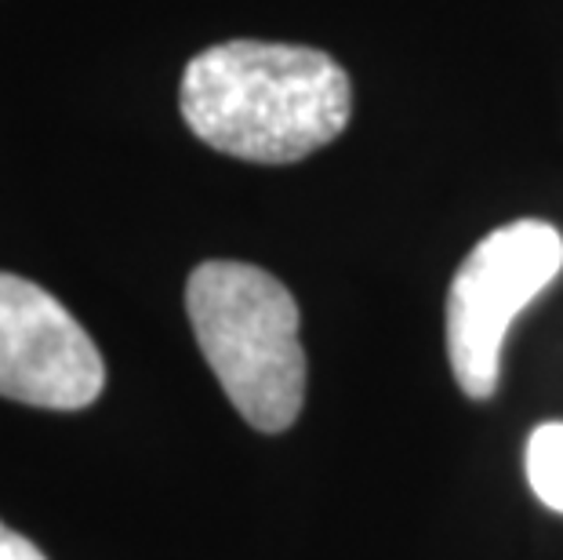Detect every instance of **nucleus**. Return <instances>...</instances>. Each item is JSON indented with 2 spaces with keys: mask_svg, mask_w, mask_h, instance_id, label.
Listing matches in <instances>:
<instances>
[{
  "mask_svg": "<svg viewBox=\"0 0 563 560\" xmlns=\"http://www.w3.org/2000/svg\"><path fill=\"white\" fill-rule=\"evenodd\" d=\"M178 106L211 150L251 164H295L345 131L353 85L317 47L225 41L189 58Z\"/></svg>",
  "mask_w": 563,
  "mask_h": 560,
  "instance_id": "obj_1",
  "label": "nucleus"
},
{
  "mask_svg": "<svg viewBox=\"0 0 563 560\" xmlns=\"http://www.w3.org/2000/svg\"><path fill=\"white\" fill-rule=\"evenodd\" d=\"M186 314L203 361L262 433H284L306 404L302 314L273 273L211 259L189 273Z\"/></svg>",
  "mask_w": 563,
  "mask_h": 560,
  "instance_id": "obj_2",
  "label": "nucleus"
},
{
  "mask_svg": "<svg viewBox=\"0 0 563 560\" xmlns=\"http://www.w3.org/2000/svg\"><path fill=\"white\" fill-rule=\"evenodd\" d=\"M563 270L553 222L517 219L490 230L462 259L448 288V356L465 397L487 400L501 378V345L527 306Z\"/></svg>",
  "mask_w": 563,
  "mask_h": 560,
  "instance_id": "obj_3",
  "label": "nucleus"
},
{
  "mask_svg": "<svg viewBox=\"0 0 563 560\" xmlns=\"http://www.w3.org/2000/svg\"><path fill=\"white\" fill-rule=\"evenodd\" d=\"M106 364L80 320L15 273H0V397L47 411L99 400Z\"/></svg>",
  "mask_w": 563,
  "mask_h": 560,
  "instance_id": "obj_4",
  "label": "nucleus"
},
{
  "mask_svg": "<svg viewBox=\"0 0 563 560\" xmlns=\"http://www.w3.org/2000/svg\"><path fill=\"white\" fill-rule=\"evenodd\" d=\"M527 481L549 509L563 514V422L538 426L527 440Z\"/></svg>",
  "mask_w": 563,
  "mask_h": 560,
  "instance_id": "obj_5",
  "label": "nucleus"
},
{
  "mask_svg": "<svg viewBox=\"0 0 563 560\" xmlns=\"http://www.w3.org/2000/svg\"><path fill=\"white\" fill-rule=\"evenodd\" d=\"M0 560H47L30 539H22L19 531H11L4 520H0Z\"/></svg>",
  "mask_w": 563,
  "mask_h": 560,
  "instance_id": "obj_6",
  "label": "nucleus"
}]
</instances>
